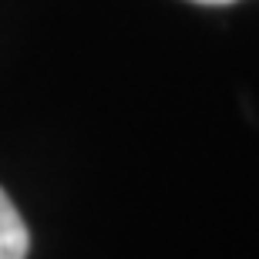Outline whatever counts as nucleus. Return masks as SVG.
I'll return each mask as SVG.
<instances>
[{
  "instance_id": "obj_1",
  "label": "nucleus",
  "mask_w": 259,
  "mask_h": 259,
  "mask_svg": "<svg viewBox=\"0 0 259 259\" xmlns=\"http://www.w3.org/2000/svg\"><path fill=\"white\" fill-rule=\"evenodd\" d=\"M30 236L27 226L20 219L17 205L10 202V195L0 189V259H27Z\"/></svg>"
},
{
  "instance_id": "obj_2",
  "label": "nucleus",
  "mask_w": 259,
  "mask_h": 259,
  "mask_svg": "<svg viewBox=\"0 0 259 259\" xmlns=\"http://www.w3.org/2000/svg\"><path fill=\"white\" fill-rule=\"evenodd\" d=\"M192 4H205V7H222V4H236V0H192Z\"/></svg>"
}]
</instances>
